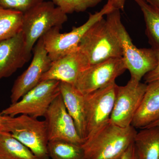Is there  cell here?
<instances>
[{
  "label": "cell",
  "mask_w": 159,
  "mask_h": 159,
  "mask_svg": "<svg viewBox=\"0 0 159 159\" xmlns=\"http://www.w3.org/2000/svg\"><path fill=\"white\" fill-rule=\"evenodd\" d=\"M90 28L78 49L86 68L111 58L122 57L120 10L114 9Z\"/></svg>",
  "instance_id": "cell-1"
},
{
  "label": "cell",
  "mask_w": 159,
  "mask_h": 159,
  "mask_svg": "<svg viewBox=\"0 0 159 159\" xmlns=\"http://www.w3.org/2000/svg\"><path fill=\"white\" fill-rule=\"evenodd\" d=\"M137 132L132 125L122 127L109 121L82 145L87 159H119L134 143Z\"/></svg>",
  "instance_id": "cell-2"
},
{
  "label": "cell",
  "mask_w": 159,
  "mask_h": 159,
  "mask_svg": "<svg viewBox=\"0 0 159 159\" xmlns=\"http://www.w3.org/2000/svg\"><path fill=\"white\" fill-rule=\"evenodd\" d=\"M8 132L29 148L36 159H49V139L45 120L25 115H2L1 130Z\"/></svg>",
  "instance_id": "cell-3"
},
{
  "label": "cell",
  "mask_w": 159,
  "mask_h": 159,
  "mask_svg": "<svg viewBox=\"0 0 159 159\" xmlns=\"http://www.w3.org/2000/svg\"><path fill=\"white\" fill-rule=\"evenodd\" d=\"M68 17L52 2H43L23 14L22 31L27 51L31 53L38 41L55 27L61 28Z\"/></svg>",
  "instance_id": "cell-4"
},
{
  "label": "cell",
  "mask_w": 159,
  "mask_h": 159,
  "mask_svg": "<svg viewBox=\"0 0 159 159\" xmlns=\"http://www.w3.org/2000/svg\"><path fill=\"white\" fill-rule=\"evenodd\" d=\"M110 3H107L100 11L90 13L88 20L82 25L74 27L70 31L61 33V28L55 27L42 37L44 44L52 61L78 49L80 41L92 26L104 16L113 10Z\"/></svg>",
  "instance_id": "cell-5"
},
{
  "label": "cell",
  "mask_w": 159,
  "mask_h": 159,
  "mask_svg": "<svg viewBox=\"0 0 159 159\" xmlns=\"http://www.w3.org/2000/svg\"><path fill=\"white\" fill-rule=\"evenodd\" d=\"M60 81L56 80L40 81L1 114L11 117L25 115L37 119L44 117L51 103L60 94Z\"/></svg>",
  "instance_id": "cell-6"
},
{
  "label": "cell",
  "mask_w": 159,
  "mask_h": 159,
  "mask_svg": "<svg viewBox=\"0 0 159 159\" xmlns=\"http://www.w3.org/2000/svg\"><path fill=\"white\" fill-rule=\"evenodd\" d=\"M117 85L114 82L84 95L85 141L109 122Z\"/></svg>",
  "instance_id": "cell-7"
},
{
  "label": "cell",
  "mask_w": 159,
  "mask_h": 159,
  "mask_svg": "<svg viewBox=\"0 0 159 159\" xmlns=\"http://www.w3.org/2000/svg\"><path fill=\"white\" fill-rule=\"evenodd\" d=\"M126 70L122 57L107 60L81 71L74 86L84 95H87L115 82Z\"/></svg>",
  "instance_id": "cell-8"
},
{
  "label": "cell",
  "mask_w": 159,
  "mask_h": 159,
  "mask_svg": "<svg viewBox=\"0 0 159 159\" xmlns=\"http://www.w3.org/2000/svg\"><path fill=\"white\" fill-rule=\"evenodd\" d=\"M147 84L130 79L126 85H117L110 122L122 127L131 125L147 88Z\"/></svg>",
  "instance_id": "cell-9"
},
{
  "label": "cell",
  "mask_w": 159,
  "mask_h": 159,
  "mask_svg": "<svg viewBox=\"0 0 159 159\" xmlns=\"http://www.w3.org/2000/svg\"><path fill=\"white\" fill-rule=\"evenodd\" d=\"M49 141L64 140L82 145L74 119L69 114L61 93L52 102L44 116Z\"/></svg>",
  "instance_id": "cell-10"
},
{
  "label": "cell",
  "mask_w": 159,
  "mask_h": 159,
  "mask_svg": "<svg viewBox=\"0 0 159 159\" xmlns=\"http://www.w3.org/2000/svg\"><path fill=\"white\" fill-rule=\"evenodd\" d=\"M34 55L29 67L16 80L11 89V103L17 102L26 93L37 85L51 67L52 61L45 47L42 38L34 48Z\"/></svg>",
  "instance_id": "cell-11"
},
{
  "label": "cell",
  "mask_w": 159,
  "mask_h": 159,
  "mask_svg": "<svg viewBox=\"0 0 159 159\" xmlns=\"http://www.w3.org/2000/svg\"><path fill=\"white\" fill-rule=\"evenodd\" d=\"M120 33L122 58L125 67L130 73V79L140 82L142 77L157 66L156 51L152 48H139L136 47L123 25L121 27Z\"/></svg>",
  "instance_id": "cell-12"
},
{
  "label": "cell",
  "mask_w": 159,
  "mask_h": 159,
  "mask_svg": "<svg viewBox=\"0 0 159 159\" xmlns=\"http://www.w3.org/2000/svg\"><path fill=\"white\" fill-rule=\"evenodd\" d=\"M27 51L22 31L0 42V80L11 76L31 57Z\"/></svg>",
  "instance_id": "cell-13"
},
{
  "label": "cell",
  "mask_w": 159,
  "mask_h": 159,
  "mask_svg": "<svg viewBox=\"0 0 159 159\" xmlns=\"http://www.w3.org/2000/svg\"><path fill=\"white\" fill-rule=\"evenodd\" d=\"M86 66L78 49L52 62L48 70L43 75L41 81L56 80L74 85L80 74Z\"/></svg>",
  "instance_id": "cell-14"
},
{
  "label": "cell",
  "mask_w": 159,
  "mask_h": 159,
  "mask_svg": "<svg viewBox=\"0 0 159 159\" xmlns=\"http://www.w3.org/2000/svg\"><path fill=\"white\" fill-rule=\"evenodd\" d=\"M159 119V81L147 84V88L131 123L135 128H145Z\"/></svg>",
  "instance_id": "cell-15"
},
{
  "label": "cell",
  "mask_w": 159,
  "mask_h": 159,
  "mask_svg": "<svg viewBox=\"0 0 159 159\" xmlns=\"http://www.w3.org/2000/svg\"><path fill=\"white\" fill-rule=\"evenodd\" d=\"M60 91L66 108L74 119L78 133L84 142L86 139L84 95L74 85L66 82H60Z\"/></svg>",
  "instance_id": "cell-16"
},
{
  "label": "cell",
  "mask_w": 159,
  "mask_h": 159,
  "mask_svg": "<svg viewBox=\"0 0 159 159\" xmlns=\"http://www.w3.org/2000/svg\"><path fill=\"white\" fill-rule=\"evenodd\" d=\"M134 144L138 159H159V126L137 132Z\"/></svg>",
  "instance_id": "cell-17"
},
{
  "label": "cell",
  "mask_w": 159,
  "mask_h": 159,
  "mask_svg": "<svg viewBox=\"0 0 159 159\" xmlns=\"http://www.w3.org/2000/svg\"><path fill=\"white\" fill-rule=\"evenodd\" d=\"M0 159H36L31 151L11 134L0 131Z\"/></svg>",
  "instance_id": "cell-18"
},
{
  "label": "cell",
  "mask_w": 159,
  "mask_h": 159,
  "mask_svg": "<svg viewBox=\"0 0 159 159\" xmlns=\"http://www.w3.org/2000/svg\"><path fill=\"white\" fill-rule=\"evenodd\" d=\"M143 13L146 26L145 33L151 48L159 50V9L143 0H134Z\"/></svg>",
  "instance_id": "cell-19"
},
{
  "label": "cell",
  "mask_w": 159,
  "mask_h": 159,
  "mask_svg": "<svg viewBox=\"0 0 159 159\" xmlns=\"http://www.w3.org/2000/svg\"><path fill=\"white\" fill-rule=\"evenodd\" d=\"M48 151L51 159H87L82 145L64 140L49 141Z\"/></svg>",
  "instance_id": "cell-20"
},
{
  "label": "cell",
  "mask_w": 159,
  "mask_h": 159,
  "mask_svg": "<svg viewBox=\"0 0 159 159\" xmlns=\"http://www.w3.org/2000/svg\"><path fill=\"white\" fill-rule=\"evenodd\" d=\"M23 13L0 7V42L22 31Z\"/></svg>",
  "instance_id": "cell-21"
},
{
  "label": "cell",
  "mask_w": 159,
  "mask_h": 159,
  "mask_svg": "<svg viewBox=\"0 0 159 159\" xmlns=\"http://www.w3.org/2000/svg\"><path fill=\"white\" fill-rule=\"evenodd\" d=\"M102 0H52L54 5L59 7L66 14L83 12L93 8Z\"/></svg>",
  "instance_id": "cell-22"
},
{
  "label": "cell",
  "mask_w": 159,
  "mask_h": 159,
  "mask_svg": "<svg viewBox=\"0 0 159 159\" xmlns=\"http://www.w3.org/2000/svg\"><path fill=\"white\" fill-rule=\"evenodd\" d=\"M44 0H0V7L19 11L23 14Z\"/></svg>",
  "instance_id": "cell-23"
},
{
  "label": "cell",
  "mask_w": 159,
  "mask_h": 159,
  "mask_svg": "<svg viewBox=\"0 0 159 159\" xmlns=\"http://www.w3.org/2000/svg\"><path fill=\"white\" fill-rule=\"evenodd\" d=\"M157 52V64L155 68L151 71L144 77L145 83L155 81H159V50H156Z\"/></svg>",
  "instance_id": "cell-24"
},
{
  "label": "cell",
  "mask_w": 159,
  "mask_h": 159,
  "mask_svg": "<svg viewBox=\"0 0 159 159\" xmlns=\"http://www.w3.org/2000/svg\"><path fill=\"white\" fill-rule=\"evenodd\" d=\"M118 159H138L134 143L130 145L123 155Z\"/></svg>",
  "instance_id": "cell-25"
},
{
  "label": "cell",
  "mask_w": 159,
  "mask_h": 159,
  "mask_svg": "<svg viewBox=\"0 0 159 159\" xmlns=\"http://www.w3.org/2000/svg\"><path fill=\"white\" fill-rule=\"evenodd\" d=\"M108 2L111 4L114 9L124 10L125 0H108Z\"/></svg>",
  "instance_id": "cell-26"
},
{
  "label": "cell",
  "mask_w": 159,
  "mask_h": 159,
  "mask_svg": "<svg viewBox=\"0 0 159 159\" xmlns=\"http://www.w3.org/2000/svg\"><path fill=\"white\" fill-rule=\"evenodd\" d=\"M150 6L159 9V0H143Z\"/></svg>",
  "instance_id": "cell-27"
},
{
  "label": "cell",
  "mask_w": 159,
  "mask_h": 159,
  "mask_svg": "<svg viewBox=\"0 0 159 159\" xmlns=\"http://www.w3.org/2000/svg\"><path fill=\"white\" fill-rule=\"evenodd\" d=\"M159 126V119L157 120L156 122L152 123V124H150V125H148V126H147V127H151V126ZM147 127H146V128H147Z\"/></svg>",
  "instance_id": "cell-28"
},
{
  "label": "cell",
  "mask_w": 159,
  "mask_h": 159,
  "mask_svg": "<svg viewBox=\"0 0 159 159\" xmlns=\"http://www.w3.org/2000/svg\"><path fill=\"white\" fill-rule=\"evenodd\" d=\"M2 115L0 113V131L1 130V126H2Z\"/></svg>",
  "instance_id": "cell-29"
}]
</instances>
